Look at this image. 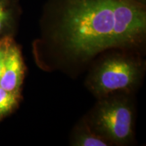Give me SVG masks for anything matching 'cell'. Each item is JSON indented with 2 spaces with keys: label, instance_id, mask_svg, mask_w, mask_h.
<instances>
[{
  "label": "cell",
  "instance_id": "cell-7",
  "mask_svg": "<svg viewBox=\"0 0 146 146\" xmlns=\"http://www.w3.org/2000/svg\"><path fill=\"white\" fill-rule=\"evenodd\" d=\"M12 11L8 0H0V33L10 25Z\"/></svg>",
  "mask_w": 146,
  "mask_h": 146
},
{
  "label": "cell",
  "instance_id": "cell-2",
  "mask_svg": "<svg viewBox=\"0 0 146 146\" xmlns=\"http://www.w3.org/2000/svg\"><path fill=\"white\" fill-rule=\"evenodd\" d=\"M129 50L113 52L94 64L87 78L89 90L98 98L108 95L131 94L143 76V62Z\"/></svg>",
  "mask_w": 146,
  "mask_h": 146
},
{
  "label": "cell",
  "instance_id": "cell-4",
  "mask_svg": "<svg viewBox=\"0 0 146 146\" xmlns=\"http://www.w3.org/2000/svg\"><path fill=\"white\" fill-rule=\"evenodd\" d=\"M24 74L25 66L21 50L13 41L8 49L0 76V87L10 92L20 94Z\"/></svg>",
  "mask_w": 146,
  "mask_h": 146
},
{
  "label": "cell",
  "instance_id": "cell-3",
  "mask_svg": "<svg viewBox=\"0 0 146 146\" xmlns=\"http://www.w3.org/2000/svg\"><path fill=\"white\" fill-rule=\"evenodd\" d=\"M130 94L118 93L99 98L85 119L91 130L112 145L132 142L135 110Z\"/></svg>",
  "mask_w": 146,
  "mask_h": 146
},
{
  "label": "cell",
  "instance_id": "cell-6",
  "mask_svg": "<svg viewBox=\"0 0 146 146\" xmlns=\"http://www.w3.org/2000/svg\"><path fill=\"white\" fill-rule=\"evenodd\" d=\"M20 94L10 92L0 87V119L7 116L17 106Z\"/></svg>",
  "mask_w": 146,
  "mask_h": 146
},
{
  "label": "cell",
  "instance_id": "cell-8",
  "mask_svg": "<svg viewBox=\"0 0 146 146\" xmlns=\"http://www.w3.org/2000/svg\"><path fill=\"white\" fill-rule=\"evenodd\" d=\"M12 42L13 40L10 36H5L0 39V76L2 72L8 49Z\"/></svg>",
  "mask_w": 146,
  "mask_h": 146
},
{
  "label": "cell",
  "instance_id": "cell-9",
  "mask_svg": "<svg viewBox=\"0 0 146 146\" xmlns=\"http://www.w3.org/2000/svg\"><path fill=\"white\" fill-rule=\"evenodd\" d=\"M137 1H140V2H141V3H143V2H144V1H145V0H137Z\"/></svg>",
  "mask_w": 146,
  "mask_h": 146
},
{
  "label": "cell",
  "instance_id": "cell-5",
  "mask_svg": "<svg viewBox=\"0 0 146 146\" xmlns=\"http://www.w3.org/2000/svg\"><path fill=\"white\" fill-rule=\"evenodd\" d=\"M70 143L74 146L111 145L106 139L91 130L85 118L74 127L71 135Z\"/></svg>",
  "mask_w": 146,
  "mask_h": 146
},
{
  "label": "cell",
  "instance_id": "cell-1",
  "mask_svg": "<svg viewBox=\"0 0 146 146\" xmlns=\"http://www.w3.org/2000/svg\"><path fill=\"white\" fill-rule=\"evenodd\" d=\"M45 19V42L66 64H83L108 50H133L145 41V6L137 0H54Z\"/></svg>",
  "mask_w": 146,
  "mask_h": 146
}]
</instances>
